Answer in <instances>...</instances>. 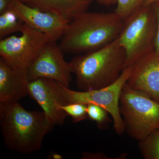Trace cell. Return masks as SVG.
<instances>
[{
  "instance_id": "6da1fadb",
  "label": "cell",
  "mask_w": 159,
  "mask_h": 159,
  "mask_svg": "<svg viewBox=\"0 0 159 159\" xmlns=\"http://www.w3.org/2000/svg\"><path fill=\"white\" fill-rule=\"evenodd\" d=\"M0 126L6 148L24 154L40 150L54 126L43 112L26 110L18 101L0 102Z\"/></svg>"
},
{
  "instance_id": "7a4b0ae2",
  "label": "cell",
  "mask_w": 159,
  "mask_h": 159,
  "mask_svg": "<svg viewBox=\"0 0 159 159\" xmlns=\"http://www.w3.org/2000/svg\"><path fill=\"white\" fill-rule=\"evenodd\" d=\"M124 24L115 12L86 11L70 23L59 47L64 53L77 55L97 51L118 39Z\"/></svg>"
},
{
  "instance_id": "3957f363",
  "label": "cell",
  "mask_w": 159,
  "mask_h": 159,
  "mask_svg": "<svg viewBox=\"0 0 159 159\" xmlns=\"http://www.w3.org/2000/svg\"><path fill=\"white\" fill-rule=\"evenodd\" d=\"M126 54L118 39L108 45L79 54L69 62L78 88L82 91L106 87L116 81L126 67Z\"/></svg>"
},
{
  "instance_id": "277c9868",
  "label": "cell",
  "mask_w": 159,
  "mask_h": 159,
  "mask_svg": "<svg viewBox=\"0 0 159 159\" xmlns=\"http://www.w3.org/2000/svg\"><path fill=\"white\" fill-rule=\"evenodd\" d=\"M119 111L125 131L139 142L159 130V102L131 89L126 82L120 95Z\"/></svg>"
},
{
  "instance_id": "5b68a950",
  "label": "cell",
  "mask_w": 159,
  "mask_h": 159,
  "mask_svg": "<svg viewBox=\"0 0 159 159\" xmlns=\"http://www.w3.org/2000/svg\"><path fill=\"white\" fill-rule=\"evenodd\" d=\"M157 27V13L153 5L142 6L124 21L118 39L126 54V67L154 50Z\"/></svg>"
},
{
  "instance_id": "8992f818",
  "label": "cell",
  "mask_w": 159,
  "mask_h": 159,
  "mask_svg": "<svg viewBox=\"0 0 159 159\" xmlns=\"http://www.w3.org/2000/svg\"><path fill=\"white\" fill-rule=\"evenodd\" d=\"M131 70V66L125 68L116 81L106 87L95 90H72L57 83L61 106L80 103L86 105L93 104L101 107L112 117L116 133L122 134L125 127L119 111V99L122 88L128 80Z\"/></svg>"
},
{
  "instance_id": "52a82bcc",
  "label": "cell",
  "mask_w": 159,
  "mask_h": 159,
  "mask_svg": "<svg viewBox=\"0 0 159 159\" xmlns=\"http://www.w3.org/2000/svg\"><path fill=\"white\" fill-rule=\"evenodd\" d=\"M20 37L12 35L0 41L1 58L13 69L28 71L50 40L45 34L24 23Z\"/></svg>"
},
{
  "instance_id": "ba28073f",
  "label": "cell",
  "mask_w": 159,
  "mask_h": 159,
  "mask_svg": "<svg viewBox=\"0 0 159 159\" xmlns=\"http://www.w3.org/2000/svg\"><path fill=\"white\" fill-rule=\"evenodd\" d=\"M63 53L56 42L50 41L28 70L29 82L48 78L70 88L72 72Z\"/></svg>"
},
{
  "instance_id": "9c48e42d",
  "label": "cell",
  "mask_w": 159,
  "mask_h": 159,
  "mask_svg": "<svg viewBox=\"0 0 159 159\" xmlns=\"http://www.w3.org/2000/svg\"><path fill=\"white\" fill-rule=\"evenodd\" d=\"M10 8L24 23L45 34L52 41L57 42L61 38L71 22L62 16L16 1Z\"/></svg>"
},
{
  "instance_id": "30bf717a",
  "label": "cell",
  "mask_w": 159,
  "mask_h": 159,
  "mask_svg": "<svg viewBox=\"0 0 159 159\" xmlns=\"http://www.w3.org/2000/svg\"><path fill=\"white\" fill-rule=\"evenodd\" d=\"M130 66L131 72L126 82L129 86L159 102V54L154 50Z\"/></svg>"
},
{
  "instance_id": "8fae6325",
  "label": "cell",
  "mask_w": 159,
  "mask_h": 159,
  "mask_svg": "<svg viewBox=\"0 0 159 159\" xmlns=\"http://www.w3.org/2000/svg\"><path fill=\"white\" fill-rule=\"evenodd\" d=\"M29 96L38 103L49 122L54 126L63 125L68 115L59 107L57 82L41 78L29 82Z\"/></svg>"
},
{
  "instance_id": "7c38bea8",
  "label": "cell",
  "mask_w": 159,
  "mask_h": 159,
  "mask_svg": "<svg viewBox=\"0 0 159 159\" xmlns=\"http://www.w3.org/2000/svg\"><path fill=\"white\" fill-rule=\"evenodd\" d=\"M28 71L13 69L0 58V102H16L29 95Z\"/></svg>"
},
{
  "instance_id": "4fadbf2b",
  "label": "cell",
  "mask_w": 159,
  "mask_h": 159,
  "mask_svg": "<svg viewBox=\"0 0 159 159\" xmlns=\"http://www.w3.org/2000/svg\"><path fill=\"white\" fill-rule=\"evenodd\" d=\"M94 0H34L27 5L72 20L88 9Z\"/></svg>"
},
{
  "instance_id": "5bb4252c",
  "label": "cell",
  "mask_w": 159,
  "mask_h": 159,
  "mask_svg": "<svg viewBox=\"0 0 159 159\" xmlns=\"http://www.w3.org/2000/svg\"><path fill=\"white\" fill-rule=\"evenodd\" d=\"M24 22L18 17L13 10L9 8L0 14V39L9 34L20 31Z\"/></svg>"
},
{
  "instance_id": "9a60e30c",
  "label": "cell",
  "mask_w": 159,
  "mask_h": 159,
  "mask_svg": "<svg viewBox=\"0 0 159 159\" xmlns=\"http://www.w3.org/2000/svg\"><path fill=\"white\" fill-rule=\"evenodd\" d=\"M139 148L145 159H159V130L154 131L143 141L139 142Z\"/></svg>"
},
{
  "instance_id": "2e32d148",
  "label": "cell",
  "mask_w": 159,
  "mask_h": 159,
  "mask_svg": "<svg viewBox=\"0 0 159 159\" xmlns=\"http://www.w3.org/2000/svg\"><path fill=\"white\" fill-rule=\"evenodd\" d=\"M147 0H117L115 12L125 21L135 11L145 5Z\"/></svg>"
},
{
  "instance_id": "e0dca14e",
  "label": "cell",
  "mask_w": 159,
  "mask_h": 159,
  "mask_svg": "<svg viewBox=\"0 0 159 159\" xmlns=\"http://www.w3.org/2000/svg\"><path fill=\"white\" fill-rule=\"evenodd\" d=\"M87 113L89 119L96 122L100 129L107 128L111 120L105 109L99 106L90 104L87 105Z\"/></svg>"
},
{
  "instance_id": "ac0fdd59",
  "label": "cell",
  "mask_w": 159,
  "mask_h": 159,
  "mask_svg": "<svg viewBox=\"0 0 159 159\" xmlns=\"http://www.w3.org/2000/svg\"><path fill=\"white\" fill-rule=\"evenodd\" d=\"M60 108L65 111L72 118L74 123L89 119L87 113V105L80 103H72L61 106Z\"/></svg>"
},
{
  "instance_id": "d6986e66",
  "label": "cell",
  "mask_w": 159,
  "mask_h": 159,
  "mask_svg": "<svg viewBox=\"0 0 159 159\" xmlns=\"http://www.w3.org/2000/svg\"><path fill=\"white\" fill-rule=\"evenodd\" d=\"M155 8L156 11L157 19V27L156 35L155 39L154 44V51L157 54H159V4H153Z\"/></svg>"
},
{
  "instance_id": "ffe728a7",
  "label": "cell",
  "mask_w": 159,
  "mask_h": 159,
  "mask_svg": "<svg viewBox=\"0 0 159 159\" xmlns=\"http://www.w3.org/2000/svg\"><path fill=\"white\" fill-rule=\"evenodd\" d=\"M83 159H116L112 158H108L106 156L103 154L100 153H92L89 152H84L82 154Z\"/></svg>"
},
{
  "instance_id": "44dd1931",
  "label": "cell",
  "mask_w": 159,
  "mask_h": 159,
  "mask_svg": "<svg viewBox=\"0 0 159 159\" xmlns=\"http://www.w3.org/2000/svg\"><path fill=\"white\" fill-rule=\"evenodd\" d=\"M15 0H0V14L10 8Z\"/></svg>"
},
{
  "instance_id": "7402d4cb",
  "label": "cell",
  "mask_w": 159,
  "mask_h": 159,
  "mask_svg": "<svg viewBox=\"0 0 159 159\" xmlns=\"http://www.w3.org/2000/svg\"><path fill=\"white\" fill-rule=\"evenodd\" d=\"M100 5L106 6H113L117 4V0H96Z\"/></svg>"
},
{
  "instance_id": "603a6c76",
  "label": "cell",
  "mask_w": 159,
  "mask_h": 159,
  "mask_svg": "<svg viewBox=\"0 0 159 159\" xmlns=\"http://www.w3.org/2000/svg\"><path fill=\"white\" fill-rule=\"evenodd\" d=\"M155 4H159V0H147L144 6H150Z\"/></svg>"
},
{
  "instance_id": "cb8c5ba5",
  "label": "cell",
  "mask_w": 159,
  "mask_h": 159,
  "mask_svg": "<svg viewBox=\"0 0 159 159\" xmlns=\"http://www.w3.org/2000/svg\"><path fill=\"white\" fill-rule=\"evenodd\" d=\"M15 1H18V2H20L27 4V3L30 2L34 1V0H15Z\"/></svg>"
},
{
  "instance_id": "d4e9b609",
  "label": "cell",
  "mask_w": 159,
  "mask_h": 159,
  "mask_svg": "<svg viewBox=\"0 0 159 159\" xmlns=\"http://www.w3.org/2000/svg\"><path fill=\"white\" fill-rule=\"evenodd\" d=\"M52 157H53L54 159H60L62 158V157L60 155L57 154H54Z\"/></svg>"
}]
</instances>
